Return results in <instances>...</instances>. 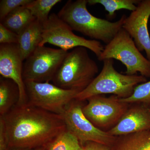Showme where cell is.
Wrapping results in <instances>:
<instances>
[{
	"mask_svg": "<svg viewBox=\"0 0 150 150\" xmlns=\"http://www.w3.org/2000/svg\"><path fill=\"white\" fill-rule=\"evenodd\" d=\"M1 116L9 147L33 150L43 147L67 129L62 115L28 104L16 105Z\"/></svg>",
	"mask_w": 150,
	"mask_h": 150,
	"instance_id": "cell-1",
	"label": "cell"
},
{
	"mask_svg": "<svg viewBox=\"0 0 150 150\" xmlns=\"http://www.w3.org/2000/svg\"><path fill=\"white\" fill-rule=\"evenodd\" d=\"M88 0L67 1L57 15L73 30L108 44L113 39L127 17L123 14L117 21L110 22L94 16L88 11Z\"/></svg>",
	"mask_w": 150,
	"mask_h": 150,
	"instance_id": "cell-2",
	"label": "cell"
},
{
	"mask_svg": "<svg viewBox=\"0 0 150 150\" xmlns=\"http://www.w3.org/2000/svg\"><path fill=\"white\" fill-rule=\"evenodd\" d=\"M87 48L76 47L68 52L52 81L64 89L82 91L98 73V67L91 59Z\"/></svg>",
	"mask_w": 150,
	"mask_h": 150,
	"instance_id": "cell-3",
	"label": "cell"
},
{
	"mask_svg": "<svg viewBox=\"0 0 150 150\" xmlns=\"http://www.w3.org/2000/svg\"><path fill=\"white\" fill-rule=\"evenodd\" d=\"M103 67L87 87L78 94L75 99L85 101L94 96L112 94L119 98L131 96L134 89L140 84L147 81L142 75H128L118 72L114 67L113 59L103 61Z\"/></svg>",
	"mask_w": 150,
	"mask_h": 150,
	"instance_id": "cell-4",
	"label": "cell"
},
{
	"mask_svg": "<svg viewBox=\"0 0 150 150\" xmlns=\"http://www.w3.org/2000/svg\"><path fill=\"white\" fill-rule=\"evenodd\" d=\"M116 59L126 67L125 74L135 75L139 73L146 78H150V62L137 48L133 38L123 28L113 39L104 47L100 61Z\"/></svg>",
	"mask_w": 150,
	"mask_h": 150,
	"instance_id": "cell-5",
	"label": "cell"
},
{
	"mask_svg": "<svg viewBox=\"0 0 150 150\" xmlns=\"http://www.w3.org/2000/svg\"><path fill=\"white\" fill-rule=\"evenodd\" d=\"M73 31L57 14L51 13L43 24L42 39L39 46L48 43L67 51L76 47H83L92 51L97 58L100 56L104 47L99 41L86 39L76 35Z\"/></svg>",
	"mask_w": 150,
	"mask_h": 150,
	"instance_id": "cell-6",
	"label": "cell"
},
{
	"mask_svg": "<svg viewBox=\"0 0 150 150\" xmlns=\"http://www.w3.org/2000/svg\"><path fill=\"white\" fill-rule=\"evenodd\" d=\"M27 104L58 115L81 91L61 88L49 82L25 81Z\"/></svg>",
	"mask_w": 150,
	"mask_h": 150,
	"instance_id": "cell-7",
	"label": "cell"
},
{
	"mask_svg": "<svg viewBox=\"0 0 150 150\" xmlns=\"http://www.w3.org/2000/svg\"><path fill=\"white\" fill-rule=\"evenodd\" d=\"M68 52L60 48L38 46L23 63L24 81L45 83L52 81Z\"/></svg>",
	"mask_w": 150,
	"mask_h": 150,
	"instance_id": "cell-8",
	"label": "cell"
},
{
	"mask_svg": "<svg viewBox=\"0 0 150 150\" xmlns=\"http://www.w3.org/2000/svg\"><path fill=\"white\" fill-rule=\"evenodd\" d=\"M84 102L74 99L65 108L62 115L67 130L77 138L82 146L89 142L112 146L116 137L96 128L86 118L82 111Z\"/></svg>",
	"mask_w": 150,
	"mask_h": 150,
	"instance_id": "cell-9",
	"label": "cell"
},
{
	"mask_svg": "<svg viewBox=\"0 0 150 150\" xmlns=\"http://www.w3.org/2000/svg\"><path fill=\"white\" fill-rule=\"evenodd\" d=\"M87 100L82 108L84 115L95 127L106 132L118 123L130 105L115 95L94 96Z\"/></svg>",
	"mask_w": 150,
	"mask_h": 150,
	"instance_id": "cell-10",
	"label": "cell"
},
{
	"mask_svg": "<svg viewBox=\"0 0 150 150\" xmlns=\"http://www.w3.org/2000/svg\"><path fill=\"white\" fill-rule=\"evenodd\" d=\"M23 60L18 44L0 45V74L10 79L18 86L19 99L17 105L27 104L25 85L23 77Z\"/></svg>",
	"mask_w": 150,
	"mask_h": 150,
	"instance_id": "cell-11",
	"label": "cell"
},
{
	"mask_svg": "<svg viewBox=\"0 0 150 150\" xmlns=\"http://www.w3.org/2000/svg\"><path fill=\"white\" fill-rule=\"evenodd\" d=\"M150 17V0H140L137 9L127 17L122 28L133 38L140 52L145 51L150 62V37L148 23Z\"/></svg>",
	"mask_w": 150,
	"mask_h": 150,
	"instance_id": "cell-12",
	"label": "cell"
},
{
	"mask_svg": "<svg viewBox=\"0 0 150 150\" xmlns=\"http://www.w3.org/2000/svg\"><path fill=\"white\" fill-rule=\"evenodd\" d=\"M129 104L128 110L118 123L107 131L111 136L119 137L150 131V108L139 103Z\"/></svg>",
	"mask_w": 150,
	"mask_h": 150,
	"instance_id": "cell-13",
	"label": "cell"
},
{
	"mask_svg": "<svg viewBox=\"0 0 150 150\" xmlns=\"http://www.w3.org/2000/svg\"><path fill=\"white\" fill-rule=\"evenodd\" d=\"M42 32L43 24L35 19L18 34V44L23 61L39 46Z\"/></svg>",
	"mask_w": 150,
	"mask_h": 150,
	"instance_id": "cell-14",
	"label": "cell"
},
{
	"mask_svg": "<svg viewBox=\"0 0 150 150\" xmlns=\"http://www.w3.org/2000/svg\"><path fill=\"white\" fill-rule=\"evenodd\" d=\"M111 150H150V131L116 137Z\"/></svg>",
	"mask_w": 150,
	"mask_h": 150,
	"instance_id": "cell-15",
	"label": "cell"
},
{
	"mask_svg": "<svg viewBox=\"0 0 150 150\" xmlns=\"http://www.w3.org/2000/svg\"><path fill=\"white\" fill-rule=\"evenodd\" d=\"M18 86L10 79H0V114L6 115L14 107L19 99Z\"/></svg>",
	"mask_w": 150,
	"mask_h": 150,
	"instance_id": "cell-16",
	"label": "cell"
},
{
	"mask_svg": "<svg viewBox=\"0 0 150 150\" xmlns=\"http://www.w3.org/2000/svg\"><path fill=\"white\" fill-rule=\"evenodd\" d=\"M35 19L26 6H22L8 14L1 23L7 28L18 35Z\"/></svg>",
	"mask_w": 150,
	"mask_h": 150,
	"instance_id": "cell-17",
	"label": "cell"
},
{
	"mask_svg": "<svg viewBox=\"0 0 150 150\" xmlns=\"http://www.w3.org/2000/svg\"><path fill=\"white\" fill-rule=\"evenodd\" d=\"M45 150H83L77 138L66 129L43 146Z\"/></svg>",
	"mask_w": 150,
	"mask_h": 150,
	"instance_id": "cell-18",
	"label": "cell"
},
{
	"mask_svg": "<svg viewBox=\"0 0 150 150\" xmlns=\"http://www.w3.org/2000/svg\"><path fill=\"white\" fill-rule=\"evenodd\" d=\"M140 0H88L89 5L100 4L104 7L105 10L108 12V16L110 18L114 16L116 11L121 9L135 11L137 5Z\"/></svg>",
	"mask_w": 150,
	"mask_h": 150,
	"instance_id": "cell-19",
	"label": "cell"
},
{
	"mask_svg": "<svg viewBox=\"0 0 150 150\" xmlns=\"http://www.w3.org/2000/svg\"><path fill=\"white\" fill-rule=\"evenodd\" d=\"M61 0H31L25 6L35 19L43 24L48 20L50 11Z\"/></svg>",
	"mask_w": 150,
	"mask_h": 150,
	"instance_id": "cell-20",
	"label": "cell"
},
{
	"mask_svg": "<svg viewBox=\"0 0 150 150\" xmlns=\"http://www.w3.org/2000/svg\"><path fill=\"white\" fill-rule=\"evenodd\" d=\"M119 100L128 104H143L150 108V81L138 85L131 96Z\"/></svg>",
	"mask_w": 150,
	"mask_h": 150,
	"instance_id": "cell-21",
	"label": "cell"
},
{
	"mask_svg": "<svg viewBox=\"0 0 150 150\" xmlns=\"http://www.w3.org/2000/svg\"><path fill=\"white\" fill-rule=\"evenodd\" d=\"M31 0H1L0 1V21H2L8 14L15 9L22 6H26Z\"/></svg>",
	"mask_w": 150,
	"mask_h": 150,
	"instance_id": "cell-22",
	"label": "cell"
},
{
	"mask_svg": "<svg viewBox=\"0 0 150 150\" xmlns=\"http://www.w3.org/2000/svg\"><path fill=\"white\" fill-rule=\"evenodd\" d=\"M18 35L0 23V44H18Z\"/></svg>",
	"mask_w": 150,
	"mask_h": 150,
	"instance_id": "cell-23",
	"label": "cell"
},
{
	"mask_svg": "<svg viewBox=\"0 0 150 150\" xmlns=\"http://www.w3.org/2000/svg\"><path fill=\"white\" fill-rule=\"evenodd\" d=\"M8 147V139L5 123L0 116V150H6Z\"/></svg>",
	"mask_w": 150,
	"mask_h": 150,
	"instance_id": "cell-24",
	"label": "cell"
},
{
	"mask_svg": "<svg viewBox=\"0 0 150 150\" xmlns=\"http://www.w3.org/2000/svg\"><path fill=\"white\" fill-rule=\"evenodd\" d=\"M83 150H111V146L97 143L89 142L82 146Z\"/></svg>",
	"mask_w": 150,
	"mask_h": 150,
	"instance_id": "cell-25",
	"label": "cell"
},
{
	"mask_svg": "<svg viewBox=\"0 0 150 150\" xmlns=\"http://www.w3.org/2000/svg\"><path fill=\"white\" fill-rule=\"evenodd\" d=\"M6 150H32L31 149H22V148H13V147H9Z\"/></svg>",
	"mask_w": 150,
	"mask_h": 150,
	"instance_id": "cell-26",
	"label": "cell"
},
{
	"mask_svg": "<svg viewBox=\"0 0 150 150\" xmlns=\"http://www.w3.org/2000/svg\"><path fill=\"white\" fill-rule=\"evenodd\" d=\"M34 150H45V149H44V148L43 147H41L36 148V149H35Z\"/></svg>",
	"mask_w": 150,
	"mask_h": 150,
	"instance_id": "cell-27",
	"label": "cell"
}]
</instances>
